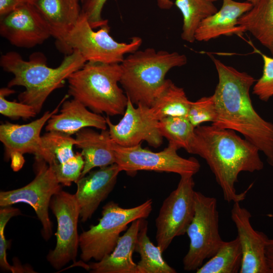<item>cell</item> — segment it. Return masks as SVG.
I'll return each instance as SVG.
<instances>
[{"label": "cell", "instance_id": "obj_1", "mask_svg": "<svg viewBox=\"0 0 273 273\" xmlns=\"http://www.w3.org/2000/svg\"><path fill=\"white\" fill-rule=\"evenodd\" d=\"M218 77L214 94L216 118L211 124L242 134L265 155L273 167V123L263 119L254 108L250 89L256 80L250 75L211 57Z\"/></svg>", "mask_w": 273, "mask_h": 273}, {"label": "cell", "instance_id": "obj_2", "mask_svg": "<svg viewBox=\"0 0 273 273\" xmlns=\"http://www.w3.org/2000/svg\"><path fill=\"white\" fill-rule=\"evenodd\" d=\"M258 149L236 131L214 125H200L195 128L190 154L203 158L220 186L224 200L228 203L244 200L252 185L237 193L235 185L240 172H253L263 168Z\"/></svg>", "mask_w": 273, "mask_h": 273}, {"label": "cell", "instance_id": "obj_3", "mask_svg": "<svg viewBox=\"0 0 273 273\" xmlns=\"http://www.w3.org/2000/svg\"><path fill=\"white\" fill-rule=\"evenodd\" d=\"M86 62L76 51L66 55L56 68L48 66L46 57L40 52L32 54L28 61L14 51L8 52L0 58L3 69L14 75L8 87H24L25 90L18 95L19 101L32 106L37 114L40 112L50 95L63 87L65 80Z\"/></svg>", "mask_w": 273, "mask_h": 273}, {"label": "cell", "instance_id": "obj_4", "mask_svg": "<svg viewBox=\"0 0 273 273\" xmlns=\"http://www.w3.org/2000/svg\"><path fill=\"white\" fill-rule=\"evenodd\" d=\"M187 63V57L177 52L151 48L137 50L120 63L119 83L133 104L150 107L165 85L167 72Z\"/></svg>", "mask_w": 273, "mask_h": 273}, {"label": "cell", "instance_id": "obj_5", "mask_svg": "<svg viewBox=\"0 0 273 273\" xmlns=\"http://www.w3.org/2000/svg\"><path fill=\"white\" fill-rule=\"evenodd\" d=\"M120 64L86 62L68 78V95L92 112L123 115L128 98L118 85Z\"/></svg>", "mask_w": 273, "mask_h": 273}, {"label": "cell", "instance_id": "obj_6", "mask_svg": "<svg viewBox=\"0 0 273 273\" xmlns=\"http://www.w3.org/2000/svg\"><path fill=\"white\" fill-rule=\"evenodd\" d=\"M152 199L129 208H122L113 201L106 204L98 223L79 235L81 260L87 262L93 259L99 261L109 255L116 246L121 233L133 220L147 218L152 211Z\"/></svg>", "mask_w": 273, "mask_h": 273}, {"label": "cell", "instance_id": "obj_7", "mask_svg": "<svg viewBox=\"0 0 273 273\" xmlns=\"http://www.w3.org/2000/svg\"><path fill=\"white\" fill-rule=\"evenodd\" d=\"M94 29L81 13L77 22L58 49L66 55L76 51L86 62L120 64L125 54L138 50L142 43V38L137 36L133 37L128 42L116 41L110 35L108 24L96 31Z\"/></svg>", "mask_w": 273, "mask_h": 273}, {"label": "cell", "instance_id": "obj_8", "mask_svg": "<svg viewBox=\"0 0 273 273\" xmlns=\"http://www.w3.org/2000/svg\"><path fill=\"white\" fill-rule=\"evenodd\" d=\"M219 212L215 198L195 193V214L186 234L190 245L183 260L184 269L196 271L213 256L224 241L219 230Z\"/></svg>", "mask_w": 273, "mask_h": 273}, {"label": "cell", "instance_id": "obj_9", "mask_svg": "<svg viewBox=\"0 0 273 273\" xmlns=\"http://www.w3.org/2000/svg\"><path fill=\"white\" fill-rule=\"evenodd\" d=\"M141 144L125 147L112 140L115 163L120 171H124L130 176L135 175L139 171L144 170L174 173L182 176H193L200 169V164L196 159L180 156L177 152L178 148L171 143H168V146L159 152L143 148Z\"/></svg>", "mask_w": 273, "mask_h": 273}, {"label": "cell", "instance_id": "obj_10", "mask_svg": "<svg viewBox=\"0 0 273 273\" xmlns=\"http://www.w3.org/2000/svg\"><path fill=\"white\" fill-rule=\"evenodd\" d=\"M34 178L27 185L17 189L0 192L1 207L19 203L29 204L34 210L41 225V235L49 240L53 234L52 222L49 215V208L52 197L62 190L49 165L43 160L35 158Z\"/></svg>", "mask_w": 273, "mask_h": 273}, {"label": "cell", "instance_id": "obj_11", "mask_svg": "<svg viewBox=\"0 0 273 273\" xmlns=\"http://www.w3.org/2000/svg\"><path fill=\"white\" fill-rule=\"evenodd\" d=\"M193 176H180L176 188L163 201L155 219L156 241L162 252L176 237L185 235L195 214Z\"/></svg>", "mask_w": 273, "mask_h": 273}, {"label": "cell", "instance_id": "obj_12", "mask_svg": "<svg viewBox=\"0 0 273 273\" xmlns=\"http://www.w3.org/2000/svg\"><path fill=\"white\" fill-rule=\"evenodd\" d=\"M50 208L57 221L56 245L47 259L56 270L75 261L79 246L77 224L80 208L74 194L61 190L52 198Z\"/></svg>", "mask_w": 273, "mask_h": 273}, {"label": "cell", "instance_id": "obj_13", "mask_svg": "<svg viewBox=\"0 0 273 273\" xmlns=\"http://www.w3.org/2000/svg\"><path fill=\"white\" fill-rule=\"evenodd\" d=\"M111 139L125 147H133L146 142L150 146L158 148L163 142L158 124L159 120L153 115L150 107L141 104L136 107L128 98L123 116L117 124L106 117Z\"/></svg>", "mask_w": 273, "mask_h": 273}, {"label": "cell", "instance_id": "obj_14", "mask_svg": "<svg viewBox=\"0 0 273 273\" xmlns=\"http://www.w3.org/2000/svg\"><path fill=\"white\" fill-rule=\"evenodd\" d=\"M0 34L12 45L23 48L34 47L52 36L41 15L29 3L1 17Z\"/></svg>", "mask_w": 273, "mask_h": 273}, {"label": "cell", "instance_id": "obj_15", "mask_svg": "<svg viewBox=\"0 0 273 273\" xmlns=\"http://www.w3.org/2000/svg\"><path fill=\"white\" fill-rule=\"evenodd\" d=\"M66 98L52 111H46L40 118L29 123L19 124L6 122L1 124L0 141L4 146L5 159L7 161L11 159L14 170H18L23 166L24 154L39 156L41 145V130L51 117L58 112Z\"/></svg>", "mask_w": 273, "mask_h": 273}, {"label": "cell", "instance_id": "obj_16", "mask_svg": "<svg viewBox=\"0 0 273 273\" xmlns=\"http://www.w3.org/2000/svg\"><path fill=\"white\" fill-rule=\"evenodd\" d=\"M235 224L243 255L239 273H269L265 248L267 236L255 230L251 223V214L240 202H234L231 212Z\"/></svg>", "mask_w": 273, "mask_h": 273}, {"label": "cell", "instance_id": "obj_17", "mask_svg": "<svg viewBox=\"0 0 273 273\" xmlns=\"http://www.w3.org/2000/svg\"><path fill=\"white\" fill-rule=\"evenodd\" d=\"M121 172L115 163L91 170L77 181L74 194L80 208V217L83 222L90 219L101 203L113 190L117 176Z\"/></svg>", "mask_w": 273, "mask_h": 273}, {"label": "cell", "instance_id": "obj_18", "mask_svg": "<svg viewBox=\"0 0 273 273\" xmlns=\"http://www.w3.org/2000/svg\"><path fill=\"white\" fill-rule=\"evenodd\" d=\"M253 6L247 1L222 0L220 10L202 21L196 31L195 39L208 41L221 35H242L245 31L238 25V20Z\"/></svg>", "mask_w": 273, "mask_h": 273}, {"label": "cell", "instance_id": "obj_19", "mask_svg": "<svg viewBox=\"0 0 273 273\" xmlns=\"http://www.w3.org/2000/svg\"><path fill=\"white\" fill-rule=\"evenodd\" d=\"M85 127L107 128L106 118L87 109L79 101L72 99L63 101L60 113L53 115L47 122L48 131H57L69 135Z\"/></svg>", "mask_w": 273, "mask_h": 273}, {"label": "cell", "instance_id": "obj_20", "mask_svg": "<svg viewBox=\"0 0 273 273\" xmlns=\"http://www.w3.org/2000/svg\"><path fill=\"white\" fill-rule=\"evenodd\" d=\"M142 219L133 220L113 251L102 260L87 264V269L93 273H138L132 256Z\"/></svg>", "mask_w": 273, "mask_h": 273}, {"label": "cell", "instance_id": "obj_21", "mask_svg": "<svg viewBox=\"0 0 273 273\" xmlns=\"http://www.w3.org/2000/svg\"><path fill=\"white\" fill-rule=\"evenodd\" d=\"M75 135V146L81 150L84 162L80 177L95 167H103L116 163L108 129L102 130L99 133L89 127H85Z\"/></svg>", "mask_w": 273, "mask_h": 273}, {"label": "cell", "instance_id": "obj_22", "mask_svg": "<svg viewBox=\"0 0 273 273\" xmlns=\"http://www.w3.org/2000/svg\"><path fill=\"white\" fill-rule=\"evenodd\" d=\"M33 4L47 22L58 47L80 17V1L36 0Z\"/></svg>", "mask_w": 273, "mask_h": 273}, {"label": "cell", "instance_id": "obj_23", "mask_svg": "<svg viewBox=\"0 0 273 273\" xmlns=\"http://www.w3.org/2000/svg\"><path fill=\"white\" fill-rule=\"evenodd\" d=\"M238 25L268 49L273 56V0H259L240 17Z\"/></svg>", "mask_w": 273, "mask_h": 273}, {"label": "cell", "instance_id": "obj_24", "mask_svg": "<svg viewBox=\"0 0 273 273\" xmlns=\"http://www.w3.org/2000/svg\"><path fill=\"white\" fill-rule=\"evenodd\" d=\"M191 102L182 87L176 85L171 80L166 79L150 109L159 121L167 117H187Z\"/></svg>", "mask_w": 273, "mask_h": 273}, {"label": "cell", "instance_id": "obj_25", "mask_svg": "<svg viewBox=\"0 0 273 273\" xmlns=\"http://www.w3.org/2000/svg\"><path fill=\"white\" fill-rule=\"evenodd\" d=\"M148 221L142 219L138 233L135 251L140 255L136 263L138 273H176L163 259L160 248L155 246L148 236Z\"/></svg>", "mask_w": 273, "mask_h": 273}, {"label": "cell", "instance_id": "obj_26", "mask_svg": "<svg viewBox=\"0 0 273 273\" xmlns=\"http://www.w3.org/2000/svg\"><path fill=\"white\" fill-rule=\"evenodd\" d=\"M175 5L183 17L181 38L193 43L195 33L202 21L218 11L209 0H175Z\"/></svg>", "mask_w": 273, "mask_h": 273}, {"label": "cell", "instance_id": "obj_27", "mask_svg": "<svg viewBox=\"0 0 273 273\" xmlns=\"http://www.w3.org/2000/svg\"><path fill=\"white\" fill-rule=\"evenodd\" d=\"M243 255L237 237L223 241L217 252L196 270L197 273H238L240 272Z\"/></svg>", "mask_w": 273, "mask_h": 273}, {"label": "cell", "instance_id": "obj_28", "mask_svg": "<svg viewBox=\"0 0 273 273\" xmlns=\"http://www.w3.org/2000/svg\"><path fill=\"white\" fill-rule=\"evenodd\" d=\"M41 145L38 156L50 166L65 162L75 155L73 147L75 138L57 131H48L41 137Z\"/></svg>", "mask_w": 273, "mask_h": 273}, {"label": "cell", "instance_id": "obj_29", "mask_svg": "<svg viewBox=\"0 0 273 273\" xmlns=\"http://www.w3.org/2000/svg\"><path fill=\"white\" fill-rule=\"evenodd\" d=\"M163 137L174 144L178 149L183 148L189 153L195 137V127L187 117H167L160 120L158 124Z\"/></svg>", "mask_w": 273, "mask_h": 273}, {"label": "cell", "instance_id": "obj_30", "mask_svg": "<svg viewBox=\"0 0 273 273\" xmlns=\"http://www.w3.org/2000/svg\"><path fill=\"white\" fill-rule=\"evenodd\" d=\"M84 160L81 153L76 152L65 162L50 166L58 182L63 186L70 187L80 177L84 167Z\"/></svg>", "mask_w": 273, "mask_h": 273}, {"label": "cell", "instance_id": "obj_31", "mask_svg": "<svg viewBox=\"0 0 273 273\" xmlns=\"http://www.w3.org/2000/svg\"><path fill=\"white\" fill-rule=\"evenodd\" d=\"M187 118L195 127L204 122L213 123L216 118L213 95L202 97L195 102L191 101Z\"/></svg>", "mask_w": 273, "mask_h": 273}, {"label": "cell", "instance_id": "obj_32", "mask_svg": "<svg viewBox=\"0 0 273 273\" xmlns=\"http://www.w3.org/2000/svg\"><path fill=\"white\" fill-rule=\"evenodd\" d=\"M21 214L20 210L10 206L3 207L0 209V266L4 271L12 272H21L25 271L22 266L11 265L7 259V250L8 247L4 235V230L9 220L13 216Z\"/></svg>", "mask_w": 273, "mask_h": 273}, {"label": "cell", "instance_id": "obj_33", "mask_svg": "<svg viewBox=\"0 0 273 273\" xmlns=\"http://www.w3.org/2000/svg\"><path fill=\"white\" fill-rule=\"evenodd\" d=\"M263 61L262 74L253 87V94L261 101H268L273 96V58L256 50Z\"/></svg>", "mask_w": 273, "mask_h": 273}, {"label": "cell", "instance_id": "obj_34", "mask_svg": "<svg viewBox=\"0 0 273 273\" xmlns=\"http://www.w3.org/2000/svg\"><path fill=\"white\" fill-rule=\"evenodd\" d=\"M3 93L0 92V113L12 119L24 120L34 117L37 114L34 108L20 102L9 101Z\"/></svg>", "mask_w": 273, "mask_h": 273}, {"label": "cell", "instance_id": "obj_35", "mask_svg": "<svg viewBox=\"0 0 273 273\" xmlns=\"http://www.w3.org/2000/svg\"><path fill=\"white\" fill-rule=\"evenodd\" d=\"M81 14L87 19L93 29L108 24V20L102 17V11L107 0H80Z\"/></svg>", "mask_w": 273, "mask_h": 273}, {"label": "cell", "instance_id": "obj_36", "mask_svg": "<svg viewBox=\"0 0 273 273\" xmlns=\"http://www.w3.org/2000/svg\"><path fill=\"white\" fill-rule=\"evenodd\" d=\"M25 3L23 0H0V16L4 17Z\"/></svg>", "mask_w": 273, "mask_h": 273}, {"label": "cell", "instance_id": "obj_37", "mask_svg": "<svg viewBox=\"0 0 273 273\" xmlns=\"http://www.w3.org/2000/svg\"><path fill=\"white\" fill-rule=\"evenodd\" d=\"M265 256L269 273H273V238H268L267 241Z\"/></svg>", "mask_w": 273, "mask_h": 273}, {"label": "cell", "instance_id": "obj_38", "mask_svg": "<svg viewBox=\"0 0 273 273\" xmlns=\"http://www.w3.org/2000/svg\"><path fill=\"white\" fill-rule=\"evenodd\" d=\"M157 3L158 6L163 10H169L173 5L171 0H157Z\"/></svg>", "mask_w": 273, "mask_h": 273}, {"label": "cell", "instance_id": "obj_39", "mask_svg": "<svg viewBox=\"0 0 273 273\" xmlns=\"http://www.w3.org/2000/svg\"><path fill=\"white\" fill-rule=\"evenodd\" d=\"M247 2L251 3L253 5H255L257 4L259 0H247Z\"/></svg>", "mask_w": 273, "mask_h": 273}, {"label": "cell", "instance_id": "obj_40", "mask_svg": "<svg viewBox=\"0 0 273 273\" xmlns=\"http://www.w3.org/2000/svg\"><path fill=\"white\" fill-rule=\"evenodd\" d=\"M25 3L33 4L36 0H23Z\"/></svg>", "mask_w": 273, "mask_h": 273}, {"label": "cell", "instance_id": "obj_41", "mask_svg": "<svg viewBox=\"0 0 273 273\" xmlns=\"http://www.w3.org/2000/svg\"><path fill=\"white\" fill-rule=\"evenodd\" d=\"M209 1H211V2H215V1H216L217 0H209Z\"/></svg>", "mask_w": 273, "mask_h": 273}]
</instances>
